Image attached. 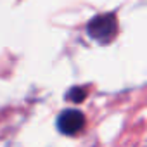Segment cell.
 I'll use <instances>...</instances> for the list:
<instances>
[{"mask_svg": "<svg viewBox=\"0 0 147 147\" xmlns=\"http://www.w3.org/2000/svg\"><path fill=\"white\" fill-rule=\"evenodd\" d=\"M116 30H118V26H116V18H114L113 14H102V16L94 18V19L88 23V28H87L88 35H90L94 40L100 42V43L109 42V40L116 35Z\"/></svg>", "mask_w": 147, "mask_h": 147, "instance_id": "1", "label": "cell"}, {"mask_svg": "<svg viewBox=\"0 0 147 147\" xmlns=\"http://www.w3.org/2000/svg\"><path fill=\"white\" fill-rule=\"evenodd\" d=\"M57 128L64 135L75 137L80 131H83V128H85V116L80 111H76V109H67V111L59 114Z\"/></svg>", "mask_w": 147, "mask_h": 147, "instance_id": "2", "label": "cell"}, {"mask_svg": "<svg viewBox=\"0 0 147 147\" xmlns=\"http://www.w3.org/2000/svg\"><path fill=\"white\" fill-rule=\"evenodd\" d=\"M67 99L75 100V102H80V100H83V99H85V90H83V88H73V90L69 92Z\"/></svg>", "mask_w": 147, "mask_h": 147, "instance_id": "3", "label": "cell"}]
</instances>
